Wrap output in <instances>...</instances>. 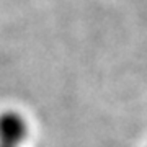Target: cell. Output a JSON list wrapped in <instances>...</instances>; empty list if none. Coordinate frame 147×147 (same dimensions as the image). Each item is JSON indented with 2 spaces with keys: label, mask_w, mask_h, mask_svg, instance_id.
<instances>
[{
  "label": "cell",
  "mask_w": 147,
  "mask_h": 147,
  "mask_svg": "<svg viewBox=\"0 0 147 147\" xmlns=\"http://www.w3.org/2000/svg\"><path fill=\"white\" fill-rule=\"evenodd\" d=\"M28 137V123L21 115L8 111L0 115V144L20 147Z\"/></svg>",
  "instance_id": "cell-1"
},
{
  "label": "cell",
  "mask_w": 147,
  "mask_h": 147,
  "mask_svg": "<svg viewBox=\"0 0 147 147\" xmlns=\"http://www.w3.org/2000/svg\"><path fill=\"white\" fill-rule=\"evenodd\" d=\"M0 147H8V146H2V144H0Z\"/></svg>",
  "instance_id": "cell-2"
}]
</instances>
